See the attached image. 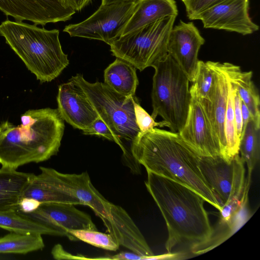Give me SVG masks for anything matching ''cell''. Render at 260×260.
I'll return each instance as SVG.
<instances>
[{
    "label": "cell",
    "mask_w": 260,
    "mask_h": 260,
    "mask_svg": "<svg viewBox=\"0 0 260 260\" xmlns=\"http://www.w3.org/2000/svg\"><path fill=\"white\" fill-rule=\"evenodd\" d=\"M132 157L147 171L188 187L219 211L222 207L205 181L200 157L178 133L153 128L140 132L131 142Z\"/></svg>",
    "instance_id": "1"
},
{
    "label": "cell",
    "mask_w": 260,
    "mask_h": 260,
    "mask_svg": "<svg viewBox=\"0 0 260 260\" xmlns=\"http://www.w3.org/2000/svg\"><path fill=\"white\" fill-rule=\"evenodd\" d=\"M147 172L145 186L167 225L168 237L165 248L168 253L180 244L192 247L208 241L213 228L204 208L203 198L183 184Z\"/></svg>",
    "instance_id": "2"
},
{
    "label": "cell",
    "mask_w": 260,
    "mask_h": 260,
    "mask_svg": "<svg viewBox=\"0 0 260 260\" xmlns=\"http://www.w3.org/2000/svg\"><path fill=\"white\" fill-rule=\"evenodd\" d=\"M15 125L8 120L0 124V164L17 169L31 162L47 160L59 151L64 129L57 109H32Z\"/></svg>",
    "instance_id": "3"
},
{
    "label": "cell",
    "mask_w": 260,
    "mask_h": 260,
    "mask_svg": "<svg viewBox=\"0 0 260 260\" xmlns=\"http://www.w3.org/2000/svg\"><path fill=\"white\" fill-rule=\"evenodd\" d=\"M59 32L19 21L0 24V35L41 83L55 79L69 64Z\"/></svg>",
    "instance_id": "4"
},
{
    "label": "cell",
    "mask_w": 260,
    "mask_h": 260,
    "mask_svg": "<svg viewBox=\"0 0 260 260\" xmlns=\"http://www.w3.org/2000/svg\"><path fill=\"white\" fill-rule=\"evenodd\" d=\"M40 170L41 173L34 175L29 183L64 192L76 198L81 205L92 209L119 245L128 244L134 233L133 219L123 208L109 202L99 192L87 172L79 174H64L44 167H40Z\"/></svg>",
    "instance_id": "5"
},
{
    "label": "cell",
    "mask_w": 260,
    "mask_h": 260,
    "mask_svg": "<svg viewBox=\"0 0 260 260\" xmlns=\"http://www.w3.org/2000/svg\"><path fill=\"white\" fill-rule=\"evenodd\" d=\"M151 92L152 117L160 116L171 132L179 133L188 114L191 96L187 75L169 53L156 62Z\"/></svg>",
    "instance_id": "6"
},
{
    "label": "cell",
    "mask_w": 260,
    "mask_h": 260,
    "mask_svg": "<svg viewBox=\"0 0 260 260\" xmlns=\"http://www.w3.org/2000/svg\"><path fill=\"white\" fill-rule=\"evenodd\" d=\"M71 80L83 90L90 103L114 136L119 140L132 142L140 132L135 118L136 95L120 94L105 84L96 81L90 83L77 74Z\"/></svg>",
    "instance_id": "7"
},
{
    "label": "cell",
    "mask_w": 260,
    "mask_h": 260,
    "mask_svg": "<svg viewBox=\"0 0 260 260\" xmlns=\"http://www.w3.org/2000/svg\"><path fill=\"white\" fill-rule=\"evenodd\" d=\"M176 16L166 17L121 36L110 45V51L140 71L152 66L168 54L169 36Z\"/></svg>",
    "instance_id": "8"
},
{
    "label": "cell",
    "mask_w": 260,
    "mask_h": 260,
    "mask_svg": "<svg viewBox=\"0 0 260 260\" xmlns=\"http://www.w3.org/2000/svg\"><path fill=\"white\" fill-rule=\"evenodd\" d=\"M137 1L101 5L89 18L66 26L63 31L71 37L100 40L110 45L121 36Z\"/></svg>",
    "instance_id": "9"
},
{
    "label": "cell",
    "mask_w": 260,
    "mask_h": 260,
    "mask_svg": "<svg viewBox=\"0 0 260 260\" xmlns=\"http://www.w3.org/2000/svg\"><path fill=\"white\" fill-rule=\"evenodd\" d=\"M199 163L205 181L222 207L244 188L245 163L239 154L230 160L222 155L200 156Z\"/></svg>",
    "instance_id": "10"
},
{
    "label": "cell",
    "mask_w": 260,
    "mask_h": 260,
    "mask_svg": "<svg viewBox=\"0 0 260 260\" xmlns=\"http://www.w3.org/2000/svg\"><path fill=\"white\" fill-rule=\"evenodd\" d=\"M248 10L249 0H224L199 13L193 20H201L205 28L247 35L258 29Z\"/></svg>",
    "instance_id": "11"
},
{
    "label": "cell",
    "mask_w": 260,
    "mask_h": 260,
    "mask_svg": "<svg viewBox=\"0 0 260 260\" xmlns=\"http://www.w3.org/2000/svg\"><path fill=\"white\" fill-rule=\"evenodd\" d=\"M0 10L16 21L42 25L66 21L76 12L61 0H0Z\"/></svg>",
    "instance_id": "12"
},
{
    "label": "cell",
    "mask_w": 260,
    "mask_h": 260,
    "mask_svg": "<svg viewBox=\"0 0 260 260\" xmlns=\"http://www.w3.org/2000/svg\"><path fill=\"white\" fill-rule=\"evenodd\" d=\"M191 96L187 118L179 136L200 156L221 155L219 144L203 104Z\"/></svg>",
    "instance_id": "13"
},
{
    "label": "cell",
    "mask_w": 260,
    "mask_h": 260,
    "mask_svg": "<svg viewBox=\"0 0 260 260\" xmlns=\"http://www.w3.org/2000/svg\"><path fill=\"white\" fill-rule=\"evenodd\" d=\"M21 213L53 230L57 236L68 238L69 230H97L91 217L71 204L42 203L31 213Z\"/></svg>",
    "instance_id": "14"
},
{
    "label": "cell",
    "mask_w": 260,
    "mask_h": 260,
    "mask_svg": "<svg viewBox=\"0 0 260 260\" xmlns=\"http://www.w3.org/2000/svg\"><path fill=\"white\" fill-rule=\"evenodd\" d=\"M205 40L193 23L182 21L172 29L168 43V53L176 61L192 82L199 60L198 56Z\"/></svg>",
    "instance_id": "15"
},
{
    "label": "cell",
    "mask_w": 260,
    "mask_h": 260,
    "mask_svg": "<svg viewBox=\"0 0 260 260\" xmlns=\"http://www.w3.org/2000/svg\"><path fill=\"white\" fill-rule=\"evenodd\" d=\"M57 102L64 121L75 128L83 131L99 117L82 89L71 79L58 86Z\"/></svg>",
    "instance_id": "16"
},
{
    "label": "cell",
    "mask_w": 260,
    "mask_h": 260,
    "mask_svg": "<svg viewBox=\"0 0 260 260\" xmlns=\"http://www.w3.org/2000/svg\"><path fill=\"white\" fill-rule=\"evenodd\" d=\"M216 71V81L214 92L210 101L202 100L224 157L226 150L224 120L227 107L229 79L222 63L212 61Z\"/></svg>",
    "instance_id": "17"
},
{
    "label": "cell",
    "mask_w": 260,
    "mask_h": 260,
    "mask_svg": "<svg viewBox=\"0 0 260 260\" xmlns=\"http://www.w3.org/2000/svg\"><path fill=\"white\" fill-rule=\"evenodd\" d=\"M178 14L174 0H137L122 35L127 34L166 17Z\"/></svg>",
    "instance_id": "18"
},
{
    "label": "cell",
    "mask_w": 260,
    "mask_h": 260,
    "mask_svg": "<svg viewBox=\"0 0 260 260\" xmlns=\"http://www.w3.org/2000/svg\"><path fill=\"white\" fill-rule=\"evenodd\" d=\"M222 66L232 84L247 106L251 118L260 126V100L252 80V72H243L240 67L224 62Z\"/></svg>",
    "instance_id": "19"
},
{
    "label": "cell",
    "mask_w": 260,
    "mask_h": 260,
    "mask_svg": "<svg viewBox=\"0 0 260 260\" xmlns=\"http://www.w3.org/2000/svg\"><path fill=\"white\" fill-rule=\"evenodd\" d=\"M35 174L2 167L0 169V212L17 210L20 200Z\"/></svg>",
    "instance_id": "20"
},
{
    "label": "cell",
    "mask_w": 260,
    "mask_h": 260,
    "mask_svg": "<svg viewBox=\"0 0 260 260\" xmlns=\"http://www.w3.org/2000/svg\"><path fill=\"white\" fill-rule=\"evenodd\" d=\"M104 83L122 95H135L139 81L136 68L129 63L118 58L104 71Z\"/></svg>",
    "instance_id": "21"
},
{
    "label": "cell",
    "mask_w": 260,
    "mask_h": 260,
    "mask_svg": "<svg viewBox=\"0 0 260 260\" xmlns=\"http://www.w3.org/2000/svg\"><path fill=\"white\" fill-rule=\"evenodd\" d=\"M252 216L248 204L244 206L233 217L229 223H217L210 239L202 244L191 247L194 254L207 252L217 247L239 230Z\"/></svg>",
    "instance_id": "22"
},
{
    "label": "cell",
    "mask_w": 260,
    "mask_h": 260,
    "mask_svg": "<svg viewBox=\"0 0 260 260\" xmlns=\"http://www.w3.org/2000/svg\"><path fill=\"white\" fill-rule=\"evenodd\" d=\"M0 228L20 234L57 236L53 230L25 216L16 210L0 212Z\"/></svg>",
    "instance_id": "23"
},
{
    "label": "cell",
    "mask_w": 260,
    "mask_h": 260,
    "mask_svg": "<svg viewBox=\"0 0 260 260\" xmlns=\"http://www.w3.org/2000/svg\"><path fill=\"white\" fill-rule=\"evenodd\" d=\"M239 153L246 164L248 173L252 174L260 157V126L251 117L242 133Z\"/></svg>",
    "instance_id": "24"
},
{
    "label": "cell",
    "mask_w": 260,
    "mask_h": 260,
    "mask_svg": "<svg viewBox=\"0 0 260 260\" xmlns=\"http://www.w3.org/2000/svg\"><path fill=\"white\" fill-rule=\"evenodd\" d=\"M45 244L40 234L10 232L0 238V253L25 254L42 250Z\"/></svg>",
    "instance_id": "25"
},
{
    "label": "cell",
    "mask_w": 260,
    "mask_h": 260,
    "mask_svg": "<svg viewBox=\"0 0 260 260\" xmlns=\"http://www.w3.org/2000/svg\"><path fill=\"white\" fill-rule=\"evenodd\" d=\"M216 71L212 61L199 60L195 78L189 88L191 96L198 100L210 101L214 92Z\"/></svg>",
    "instance_id": "26"
},
{
    "label": "cell",
    "mask_w": 260,
    "mask_h": 260,
    "mask_svg": "<svg viewBox=\"0 0 260 260\" xmlns=\"http://www.w3.org/2000/svg\"><path fill=\"white\" fill-rule=\"evenodd\" d=\"M235 92V89L229 79L228 102L224 120L226 150L224 156L228 160L239 154L240 139L237 134L234 114Z\"/></svg>",
    "instance_id": "27"
},
{
    "label": "cell",
    "mask_w": 260,
    "mask_h": 260,
    "mask_svg": "<svg viewBox=\"0 0 260 260\" xmlns=\"http://www.w3.org/2000/svg\"><path fill=\"white\" fill-rule=\"evenodd\" d=\"M68 233L71 240H80L98 248L116 251L119 247L118 243L109 233L83 229L69 230Z\"/></svg>",
    "instance_id": "28"
},
{
    "label": "cell",
    "mask_w": 260,
    "mask_h": 260,
    "mask_svg": "<svg viewBox=\"0 0 260 260\" xmlns=\"http://www.w3.org/2000/svg\"><path fill=\"white\" fill-rule=\"evenodd\" d=\"M134 111L137 124L141 132H145L156 126L168 127V124L164 120L156 122L140 105L139 100L134 103Z\"/></svg>",
    "instance_id": "29"
},
{
    "label": "cell",
    "mask_w": 260,
    "mask_h": 260,
    "mask_svg": "<svg viewBox=\"0 0 260 260\" xmlns=\"http://www.w3.org/2000/svg\"><path fill=\"white\" fill-rule=\"evenodd\" d=\"M82 131L84 135H96L98 137H102L110 141L115 142L120 147L124 154H126V150L122 142L114 136L108 125L100 117L89 127Z\"/></svg>",
    "instance_id": "30"
},
{
    "label": "cell",
    "mask_w": 260,
    "mask_h": 260,
    "mask_svg": "<svg viewBox=\"0 0 260 260\" xmlns=\"http://www.w3.org/2000/svg\"><path fill=\"white\" fill-rule=\"evenodd\" d=\"M224 0H189L185 5L187 17L190 20L203 11Z\"/></svg>",
    "instance_id": "31"
},
{
    "label": "cell",
    "mask_w": 260,
    "mask_h": 260,
    "mask_svg": "<svg viewBox=\"0 0 260 260\" xmlns=\"http://www.w3.org/2000/svg\"><path fill=\"white\" fill-rule=\"evenodd\" d=\"M41 204L35 199L22 197L19 201L17 211L24 214L30 213L37 210Z\"/></svg>",
    "instance_id": "32"
},
{
    "label": "cell",
    "mask_w": 260,
    "mask_h": 260,
    "mask_svg": "<svg viewBox=\"0 0 260 260\" xmlns=\"http://www.w3.org/2000/svg\"><path fill=\"white\" fill-rule=\"evenodd\" d=\"M234 114L238 136L240 139L242 130L241 99L235 89L234 94Z\"/></svg>",
    "instance_id": "33"
},
{
    "label": "cell",
    "mask_w": 260,
    "mask_h": 260,
    "mask_svg": "<svg viewBox=\"0 0 260 260\" xmlns=\"http://www.w3.org/2000/svg\"><path fill=\"white\" fill-rule=\"evenodd\" d=\"M51 254L53 257L56 259H90L92 258H88L83 255L76 256L66 251L60 244L55 245L52 249Z\"/></svg>",
    "instance_id": "34"
},
{
    "label": "cell",
    "mask_w": 260,
    "mask_h": 260,
    "mask_svg": "<svg viewBox=\"0 0 260 260\" xmlns=\"http://www.w3.org/2000/svg\"><path fill=\"white\" fill-rule=\"evenodd\" d=\"M65 5L75 12L79 11L92 0H61Z\"/></svg>",
    "instance_id": "35"
},
{
    "label": "cell",
    "mask_w": 260,
    "mask_h": 260,
    "mask_svg": "<svg viewBox=\"0 0 260 260\" xmlns=\"http://www.w3.org/2000/svg\"><path fill=\"white\" fill-rule=\"evenodd\" d=\"M241 112H242V133L244 131L249 119L251 117L250 116V112H249L247 106L242 101V100H241Z\"/></svg>",
    "instance_id": "36"
},
{
    "label": "cell",
    "mask_w": 260,
    "mask_h": 260,
    "mask_svg": "<svg viewBox=\"0 0 260 260\" xmlns=\"http://www.w3.org/2000/svg\"><path fill=\"white\" fill-rule=\"evenodd\" d=\"M137 0H102L103 5H107L111 4L117 3L124 2L134 1Z\"/></svg>",
    "instance_id": "37"
},
{
    "label": "cell",
    "mask_w": 260,
    "mask_h": 260,
    "mask_svg": "<svg viewBox=\"0 0 260 260\" xmlns=\"http://www.w3.org/2000/svg\"><path fill=\"white\" fill-rule=\"evenodd\" d=\"M183 3L184 4V5H186L189 0H181Z\"/></svg>",
    "instance_id": "38"
}]
</instances>
